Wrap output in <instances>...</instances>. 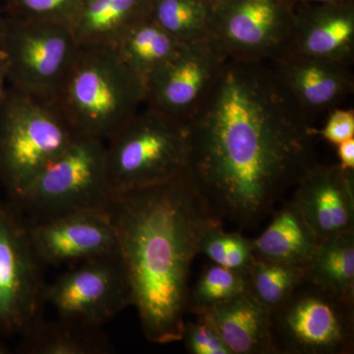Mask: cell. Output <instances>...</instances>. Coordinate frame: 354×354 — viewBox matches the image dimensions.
Segmentation results:
<instances>
[{
  "label": "cell",
  "mask_w": 354,
  "mask_h": 354,
  "mask_svg": "<svg viewBox=\"0 0 354 354\" xmlns=\"http://www.w3.org/2000/svg\"><path fill=\"white\" fill-rule=\"evenodd\" d=\"M193 314L214 326L232 354H277L270 330V310L249 290Z\"/></svg>",
  "instance_id": "obj_17"
},
{
  "label": "cell",
  "mask_w": 354,
  "mask_h": 354,
  "mask_svg": "<svg viewBox=\"0 0 354 354\" xmlns=\"http://www.w3.org/2000/svg\"><path fill=\"white\" fill-rule=\"evenodd\" d=\"M248 290L246 272L220 265L205 268L196 285L189 290L188 312L199 311L223 304Z\"/></svg>",
  "instance_id": "obj_25"
},
{
  "label": "cell",
  "mask_w": 354,
  "mask_h": 354,
  "mask_svg": "<svg viewBox=\"0 0 354 354\" xmlns=\"http://www.w3.org/2000/svg\"><path fill=\"white\" fill-rule=\"evenodd\" d=\"M76 137L55 102L9 87L0 106V181L10 199Z\"/></svg>",
  "instance_id": "obj_5"
},
{
  "label": "cell",
  "mask_w": 354,
  "mask_h": 354,
  "mask_svg": "<svg viewBox=\"0 0 354 354\" xmlns=\"http://www.w3.org/2000/svg\"><path fill=\"white\" fill-rule=\"evenodd\" d=\"M293 3H322V2L341 1V0H290Z\"/></svg>",
  "instance_id": "obj_33"
},
{
  "label": "cell",
  "mask_w": 354,
  "mask_h": 354,
  "mask_svg": "<svg viewBox=\"0 0 354 354\" xmlns=\"http://www.w3.org/2000/svg\"><path fill=\"white\" fill-rule=\"evenodd\" d=\"M84 0H3L9 17L46 21L72 28Z\"/></svg>",
  "instance_id": "obj_27"
},
{
  "label": "cell",
  "mask_w": 354,
  "mask_h": 354,
  "mask_svg": "<svg viewBox=\"0 0 354 354\" xmlns=\"http://www.w3.org/2000/svg\"><path fill=\"white\" fill-rule=\"evenodd\" d=\"M149 17L179 43L211 41L213 7L204 0H152Z\"/></svg>",
  "instance_id": "obj_23"
},
{
  "label": "cell",
  "mask_w": 354,
  "mask_h": 354,
  "mask_svg": "<svg viewBox=\"0 0 354 354\" xmlns=\"http://www.w3.org/2000/svg\"><path fill=\"white\" fill-rule=\"evenodd\" d=\"M3 335L0 334V354H9L11 353L10 348L6 346V342L3 341Z\"/></svg>",
  "instance_id": "obj_34"
},
{
  "label": "cell",
  "mask_w": 354,
  "mask_h": 354,
  "mask_svg": "<svg viewBox=\"0 0 354 354\" xmlns=\"http://www.w3.org/2000/svg\"><path fill=\"white\" fill-rule=\"evenodd\" d=\"M79 48L69 26L7 16L0 51L9 86L37 99L55 101Z\"/></svg>",
  "instance_id": "obj_8"
},
{
  "label": "cell",
  "mask_w": 354,
  "mask_h": 354,
  "mask_svg": "<svg viewBox=\"0 0 354 354\" xmlns=\"http://www.w3.org/2000/svg\"><path fill=\"white\" fill-rule=\"evenodd\" d=\"M269 65L286 99L312 127L317 118L341 108L353 93L354 77L348 65L288 53Z\"/></svg>",
  "instance_id": "obj_14"
},
{
  "label": "cell",
  "mask_w": 354,
  "mask_h": 354,
  "mask_svg": "<svg viewBox=\"0 0 354 354\" xmlns=\"http://www.w3.org/2000/svg\"><path fill=\"white\" fill-rule=\"evenodd\" d=\"M77 136L106 141L145 104V82L113 46H80L55 97Z\"/></svg>",
  "instance_id": "obj_3"
},
{
  "label": "cell",
  "mask_w": 354,
  "mask_h": 354,
  "mask_svg": "<svg viewBox=\"0 0 354 354\" xmlns=\"http://www.w3.org/2000/svg\"><path fill=\"white\" fill-rule=\"evenodd\" d=\"M318 242L315 232L293 200L274 212L269 227L251 241L255 257L304 267Z\"/></svg>",
  "instance_id": "obj_19"
},
{
  "label": "cell",
  "mask_w": 354,
  "mask_h": 354,
  "mask_svg": "<svg viewBox=\"0 0 354 354\" xmlns=\"http://www.w3.org/2000/svg\"><path fill=\"white\" fill-rule=\"evenodd\" d=\"M188 176L214 214L253 228L316 165V128L298 113L269 64L227 59L185 122Z\"/></svg>",
  "instance_id": "obj_1"
},
{
  "label": "cell",
  "mask_w": 354,
  "mask_h": 354,
  "mask_svg": "<svg viewBox=\"0 0 354 354\" xmlns=\"http://www.w3.org/2000/svg\"><path fill=\"white\" fill-rule=\"evenodd\" d=\"M315 134L333 145L337 146L346 140L354 138L353 109L337 108L327 115L322 129L316 128Z\"/></svg>",
  "instance_id": "obj_29"
},
{
  "label": "cell",
  "mask_w": 354,
  "mask_h": 354,
  "mask_svg": "<svg viewBox=\"0 0 354 354\" xmlns=\"http://www.w3.org/2000/svg\"><path fill=\"white\" fill-rule=\"evenodd\" d=\"M246 274L249 291L271 311L305 278V267L255 257Z\"/></svg>",
  "instance_id": "obj_24"
},
{
  "label": "cell",
  "mask_w": 354,
  "mask_h": 354,
  "mask_svg": "<svg viewBox=\"0 0 354 354\" xmlns=\"http://www.w3.org/2000/svg\"><path fill=\"white\" fill-rule=\"evenodd\" d=\"M290 0H223L213 7L211 41L227 59L269 64L290 39Z\"/></svg>",
  "instance_id": "obj_10"
},
{
  "label": "cell",
  "mask_w": 354,
  "mask_h": 354,
  "mask_svg": "<svg viewBox=\"0 0 354 354\" xmlns=\"http://www.w3.org/2000/svg\"><path fill=\"white\" fill-rule=\"evenodd\" d=\"M293 201L318 241L354 230V171L317 162L297 185Z\"/></svg>",
  "instance_id": "obj_16"
},
{
  "label": "cell",
  "mask_w": 354,
  "mask_h": 354,
  "mask_svg": "<svg viewBox=\"0 0 354 354\" xmlns=\"http://www.w3.org/2000/svg\"><path fill=\"white\" fill-rule=\"evenodd\" d=\"M227 58L212 41L183 44L145 80V104L186 122L208 94Z\"/></svg>",
  "instance_id": "obj_13"
},
{
  "label": "cell",
  "mask_w": 354,
  "mask_h": 354,
  "mask_svg": "<svg viewBox=\"0 0 354 354\" xmlns=\"http://www.w3.org/2000/svg\"><path fill=\"white\" fill-rule=\"evenodd\" d=\"M18 353L24 354H108L113 344L100 326L39 317L20 335Z\"/></svg>",
  "instance_id": "obj_18"
},
{
  "label": "cell",
  "mask_w": 354,
  "mask_h": 354,
  "mask_svg": "<svg viewBox=\"0 0 354 354\" xmlns=\"http://www.w3.org/2000/svg\"><path fill=\"white\" fill-rule=\"evenodd\" d=\"M44 302L55 308L59 318L102 327L132 305L120 254L70 266L46 286Z\"/></svg>",
  "instance_id": "obj_11"
},
{
  "label": "cell",
  "mask_w": 354,
  "mask_h": 354,
  "mask_svg": "<svg viewBox=\"0 0 354 354\" xmlns=\"http://www.w3.org/2000/svg\"><path fill=\"white\" fill-rule=\"evenodd\" d=\"M337 148L339 167L344 171H354V138L342 142Z\"/></svg>",
  "instance_id": "obj_30"
},
{
  "label": "cell",
  "mask_w": 354,
  "mask_h": 354,
  "mask_svg": "<svg viewBox=\"0 0 354 354\" xmlns=\"http://www.w3.org/2000/svg\"><path fill=\"white\" fill-rule=\"evenodd\" d=\"M8 71H7V65L6 58L0 51V106L3 104L7 92L9 90Z\"/></svg>",
  "instance_id": "obj_31"
},
{
  "label": "cell",
  "mask_w": 354,
  "mask_h": 354,
  "mask_svg": "<svg viewBox=\"0 0 354 354\" xmlns=\"http://www.w3.org/2000/svg\"><path fill=\"white\" fill-rule=\"evenodd\" d=\"M270 330L277 354H351L354 304L305 274L290 297L270 311Z\"/></svg>",
  "instance_id": "obj_7"
},
{
  "label": "cell",
  "mask_w": 354,
  "mask_h": 354,
  "mask_svg": "<svg viewBox=\"0 0 354 354\" xmlns=\"http://www.w3.org/2000/svg\"><path fill=\"white\" fill-rule=\"evenodd\" d=\"M152 0H84L72 31L80 46H114L138 21Z\"/></svg>",
  "instance_id": "obj_20"
},
{
  "label": "cell",
  "mask_w": 354,
  "mask_h": 354,
  "mask_svg": "<svg viewBox=\"0 0 354 354\" xmlns=\"http://www.w3.org/2000/svg\"><path fill=\"white\" fill-rule=\"evenodd\" d=\"M307 278L354 304V230L318 242L305 266Z\"/></svg>",
  "instance_id": "obj_21"
},
{
  "label": "cell",
  "mask_w": 354,
  "mask_h": 354,
  "mask_svg": "<svg viewBox=\"0 0 354 354\" xmlns=\"http://www.w3.org/2000/svg\"><path fill=\"white\" fill-rule=\"evenodd\" d=\"M207 3H209L212 7L216 6V4L221 3L223 0H204Z\"/></svg>",
  "instance_id": "obj_35"
},
{
  "label": "cell",
  "mask_w": 354,
  "mask_h": 354,
  "mask_svg": "<svg viewBox=\"0 0 354 354\" xmlns=\"http://www.w3.org/2000/svg\"><path fill=\"white\" fill-rule=\"evenodd\" d=\"M104 145L111 196L187 174L185 122L148 106L139 109Z\"/></svg>",
  "instance_id": "obj_4"
},
{
  "label": "cell",
  "mask_w": 354,
  "mask_h": 354,
  "mask_svg": "<svg viewBox=\"0 0 354 354\" xmlns=\"http://www.w3.org/2000/svg\"><path fill=\"white\" fill-rule=\"evenodd\" d=\"M6 19L3 0H0V48H1L2 39H3L4 30H6Z\"/></svg>",
  "instance_id": "obj_32"
},
{
  "label": "cell",
  "mask_w": 354,
  "mask_h": 354,
  "mask_svg": "<svg viewBox=\"0 0 354 354\" xmlns=\"http://www.w3.org/2000/svg\"><path fill=\"white\" fill-rule=\"evenodd\" d=\"M200 253L205 254L214 264L243 272L248 270L255 258L251 239L241 234L225 232L223 223L209 228L205 234Z\"/></svg>",
  "instance_id": "obj_26"
},
{
  "label": "cell",
  "mask_w": 354,
  "mask_h": 354,
  "mask_svg": "<svg viewBox=\"0 0 354 354\" xmlns=\"http://www.w3.org/2000/svg\"><path fill=\"white\" fill-rule=\"evenodd\" d=\"M108 211L148 341L181 342L191 266L205 234L223 223L185 176L113 195Z\"/></svg>",
  "instance_id": "obj_2"
},
{
  "label": "cell",
  "mask_w": 354,
  "mask_h": 354,
  "mask_svg": "<svg viewBox=\"0 0 354 354\" xmlns=\"http://www.w3.org/2000/svg\"><path fill=\"white\" fill-rule=\"evenodd\" d=\"M283 53L351 66L354 62V0L297 3Z\"/></svg>",
  "instance_id": "obj_15"
},
{
  "label": "cell",
  "mask_w": 354,
  "mask_h": 354,
  "mask_svg": "<svg viewBox=\"0 0 354 354\" xmlns=\"http://www.w3.org/2000/svg\"><path fill=\"white\" fill-rule=\"evenodd\" d=\"M27 221L32 248L43 265L70 267L120 254L108 208L74 209Z\"/></svg>",
  "instance_id": "obj_12"
},
{
  "label": "cell",
  "mask_w": 354,
  "mask_h": 354,
  "mask_svg": "<svg viewBox=\"0 0 354 354\" xmlns=\"http://www.w3.org/2000/svg\"><path fill=\"white\" fill-rule=\"evenodd\" d=\"M111 198L104 141L77 136L10 202L32 218L74 209H106Z\"/></svg>",
  "instance_id": "obj_6"
},
{
  "label": "cell",
  "mask_w": 354,
  "mask_h": 354,
  "mask_svg": "<svg viewBox=\"0 0 354 354\" xmlns=\"http://www.w3.org/2000/svg\"><path fill=\"white\" fill-rule=\"evenodd\" d=\"M183 44L148 16L132 25L113 48L124 64L145 82L147 77L169 60Z\"/></svg>",
  "instance_id": "obj_22"
},
{
  "label": "cell",
  "mask_w": 354,
  "mask_h": 354,
  "mask_svg": "<svg viewBox=\"0 0 354 354\" xmlns=\"http://www.w3.org/2000/svg\"><path fill=\"white\" fill-rule=\"evenodd\" d=\"M181 342L192 354H232L214 326L200 315L186 321Z\"/></svg>",
  "instance_id": "obj_28"
},
{
  "label": "cell",
  "mask_w": 354,
  "mask_h": 354,
  "mask_svg": "<svg viewBox=\"0 0 354 354\" xmlns=\"http://www.w3.org/2000/svg\"><path fill=\"white\" fill-rule=\"evenodd\" d=\"M41 261L24 213L0 202V334L21 335L41 317L44 302Z\"/></svg>",
  "instance_id": "obj_9"
}]
</instances>
